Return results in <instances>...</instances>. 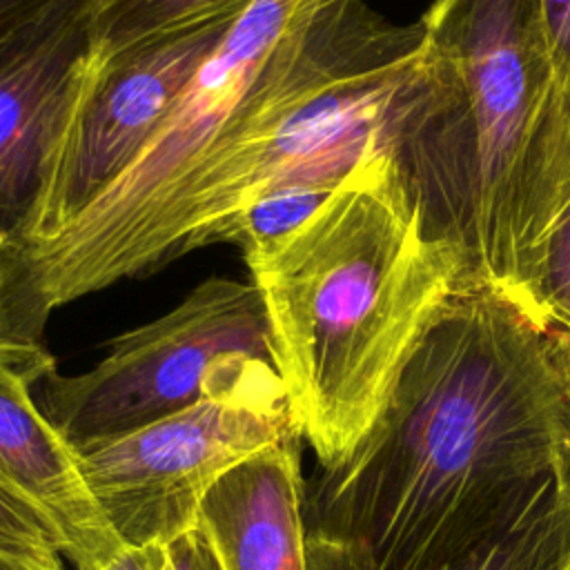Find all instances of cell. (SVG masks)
Here are the masks:
<instances>
[{
  "instance_id": "6da1fadb",
  "label": "cell",
  "mask_w": 570,
  "mask_h": 570,
  "mask_svg": "<svg viewBox=\"0 0 570 570\" xmlns=\"http://www.w3.org/2000/svg\"><path fill=\"white\" fill-rule=\"evenodd\" d=\"M570 505V338L494 287L434 307L365 436L305 483L307 534L428 570Z\"/></svg>"
},
{
  "instance_id": "7a4b0ae2",
  "label": "cell",
  "mask_w": 570,
  "mask_h": 570,
  "mask_svg": "<svg viewBox=\"0 0 570 570\" xmlns=\"http://www.w3.org/2000/svg\"><path fill=\"white\" fill-rule=\"evenodd\" d=\"M327 16L330 0H254L131 167L53 238L0 256L9 341L36 345L56 307L212 243L245 205Z\"/></svg>"
},
{
  "instance_id": "3957f363",
  "label": "cell",
  "mask_w": 570,
  "mask_h": 570,
  "mask_svg": "<svg viewBox=\"0 0 570 570\" xmlns=\"http://www.w3.org/2000/svg\"><path fill=\"white\" fill-rule=\"evenodd\" d=\"M243 256L296 430L316 465H334L365 436L454 287V261L423 238L387 156L354 169L287 236Z\"/></svg>"
},
{
  "instance_id": "277c9868",
  "label": "cell",
  "mask_w": 570,
  "mask_h": 570,
  "mask_svg": "<svg viewBox=\"0 0 570 570\" xmlns=\"http://www.w3.org/2000/svg\"><path fill=\"white\" fill-rule=\"evenodd\" d=\"M419 24L385 156L454 287L503 292L512 189L554 87L539 0H434Z\"/></svg>"
},
{
  "instance_id": "5b68a950",
  "label": "cell",
  "mask_w": 570,
  "mask_h": 570,
  "mask_svg": "<svg viewBox=\"0 0 570 570\" xmlns=\"http://www.w3.org/2000/svg\"><path fill=\"white\" fill-rule=\"evenodd\" d=\"M272 361V334L258 287L212 276L171 312L116 336L91 370L49 372L40 410L76 454L187 410Z\"/></svg>"
},
{
  "instance_id": "8992f818",
  "label": "cell",
  "mask_w": 570,
  "mask_h": 570,
  "mask_svg": "<svg viewBox=\"0 0 570 570\" xmlns=\"http://www.w3.org/2000/svg\"><path fill=\"white\" fill-rule=\"evenodd\" d=\"M296 432L276 365L256 361L207 399L78 461L114 534L140 548L198 528L200 503L225 472Z\"/></svg>"
},
{
  "instance_id": "52a82bcc",
  "label": "cell",
  "mask_w": 570,
  "mask_h": 570,
  "mask_svg": "<svg viewBox=\"0 0 570 570\" xmlns=\"http://www.w3.org/2000/svg\"><path fill=\"white\" fill-rule=\"evenodd\" d=\"M252 2L165 27L85 62L47 156L29 229L13 249L53 238L131 167Z\"/></svg>"
},
{
  "instance_id": "ba28073f",
  "label": "cell",
  "mask_w": 570,
  "mask_h": 570,
  "mask_svg": "<svg viewBox=\"0 0 570 570\" xmlns=\"http://www.w3.org/2000/svg\"><path fill=\"white\" fill-rule=\"evenodd\" d=\"M98 0H51L0 36V256L27 234L45 163L91 53Z\"/></svg>"
},
{
  "instance_id": "9c48e42d",
  "label": "cell",
  "mask_w": 570,
  "mask_h": 570,
  "mask_svg": "<svg viewBox=\"0 0 570 570\" xmlns=\"http://www.w3.org/2000/svg\"><path fill=\"white\" fill-rule=\"evenodd\" d=\"M53 370L42 343L0 338V494L47 525L76 570H105L125 546L94 501L78 454L31 396Z\"/></svg>"
},
{
  "instance_id": "30bf717a",
  "label": "cell",
  "mask_w": 570,
  "mask_h": 570,
  "mask_svg": "<svg viewBox=\"0 0 570 570\" xmlns=\"http://www.w3.org/2000/svg\"><path fill=\"white\" fill-rule=\"evenodd\" d=\"M503 294L570 338V85L554 82L517 174Z\"/></svg>"
},
{
  "instance_id": "8fae6325",
  "label": "cell",
  "mask_w": 570,
  "mask_h": 570,
  "mask_svg": "<svg viewBox=\"0 0 570 570\" xmlns=\"http://www.w3.org/2000/svg\"><path fill=\"white\" fill-rule=\"evenodd\" d=\"M301 441L254 452L205 494L198 525L223 570H309Z\"/></svg>"
},
{
  "instance_id": "7c38bea8",
  "label": "cell",
  "mask_w": 570,
  "mask_h": 570,
  "mask_svg": "<svg viewBox=\"0 0 570 570\" xmlns=\"http://www.w3.org/2000/svg\"><path fill=\"white\" fill-rule=\"evenodd\" d=\"M309 570H365L341 546L307 534ZM428 570H570V505L499 532Z\"/></svg>"
},
{
  "instance_id": "4fadbf2b",
  "label": "cell",
  "mask_w": 570,
  "mask_h": 570,
  "mask_svg": "<svg viewBox=\"0 0 570 570\" xmlns=\"http://www.w3.org/2000/svg\"><path fill=\"white\" fill-rule=\"evenodd\" d=\"M240 2L252 0H98L89 60H105L154 31Z\"/></svg>"
},
{
  "instance_id": "5bb4252c",
  "label": "cell",
  "mask_w": 570,
  "mask_h": 570,
  "mask_svg": "<svg viewBox=\"0 0 570 570\" xmlns=\"http://www.w3.org/2000/svg\"><path fill=\"white\" fill-rule=\"evenodd\" d=\"M105 570H223L220 561L198 525L171 541L140 548H122Z\"/></svg>"
},
{
  "instance_id": "9a60e30c",
  "label": "cell",
  "mask_w": 570,
  "mask_h": 570,
  "mask_svg": "<svg viewBox=\"0 0 570 570\" xmlns=\"http://www.w3.org/2000/svg\"><path fill=\"white\" fill-rule=\"evenodd\" d=\"M0 550L42 563L62 566L53 532L0 494Z\"/></svg>"
},
{
  "instance_id": "2e32d148",
  "label": "cell",
  "mask_w": 570,
  "mask_h": 570,
  "mask_svg": "<svg viewBox=\"0 0 570 570\" xmlns=\"http://www.w3.org/2000/svg\"><path fill=\"white\" fill-rule=\"evenodd\" d=\"M541 31L557 85H570V0H539Z\"/></svg>"
},
{
  "instance_id": "e0dca14e",
  "label": "cell",
  "mask_w": 570,
  "mask_h": 570,
  "mask_svg": "<svg viewBox=\"0 0 570 570\" xmlns=\"http://www.w3.org/2000/svg\"><path fill=\"white\" fill-rule=\"evenodd\" d=\"M49 2L51 0H0V36Z\"/></svg>"
},
{
  "instance_id": "ac0fdd59",
  "label": "cell",
  "mask_w": 570,
  "mask_h": 570,
  "mask_svg": "<svg viewBox=\"0 0 570 570\" xmlns=\"http://www.w3.org/2000/svg\"><path fill=\"white\" fill-rule=\"evenodd\" d=\"M0 570H65V566H42L16 554H9L4 550H0Z\"/></svg>"
},
{
  "instance_id": "d6986e66",
  "label": "cell",
  "mask_w": 570,
  "mask_h": 570,
  "mask_svg": "<svg viewBox=\"0 0 570 570\" xmlns=\"http://www.w3.org/2000/svg\"><path fill=\"white\" fill-rule=\"evenodd\" d=\"M0 294H2V276H0ZM0 338H7L4 336V327H2V303H0ZM9 341V338H7ZM13 343V341H11Z\"/></svg>"
}]
</instances>
